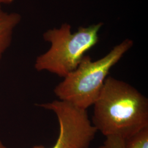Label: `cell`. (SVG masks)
Masks as SVG:
<instances>
[{
	"label": "cell",
	"instance_id": "ba28073f",
	"mask_svg": "<svg viewBox=\"0 0 148 148\" xmlns=\"http://www.w3.org/2000/svg\"><path fill=\"white\" fill-rule=\"evenodd\" d=\"M14 0H0V7L3 5H10L12 3Z\"/></svg>",
	"mask_w": 148,
	"mask_h": 148
},
{
	"label": "cell",
	"instance_id": "277c9868",
	"mask_svg": "<svg viewBox=\"0 0 148 148\" xmlns=\"http://www.w3.org/2000/svg\"><path fill=\"white\" fill-rule=\"evenodd\" d=\"M46 109L57 117L58 137L51 148H89L98 132L90 120L87 110L80 109L65 101L54 100ZM32 148H46L42 145Z\"/></svg>",
	"mask_w": 148,
	"mask_h": 148
},
{
	"label": "cell",
	"instance_id": "52a82bcc",
	"mask_svg": "<svg viewBox=\"0 0 148 148\" xmlns=\"http://www.w3.org/2000/svg\"><path fill=\"white\" fill-rule=\"evenodd\" d=\"M98 148H125V140L119 136H109L106 137L103 145Z\"/></svg>",
	"mask_w": 148,
	"mask_h": 148
},
{
	"label": "cell",
	"instance_id": "5b68a950",
	"mask_svg": "<svg viewBox=\"0 0 148 148\" xmlns=\"http://www.w3.org/2000/svg\"><path fill=\"white\" fill-rule=\"evenodd\" d=\"M21 17L16 12H8L0 7V60L11 45L13 35Z\"/></svg>",
	"mask_w": 148,
	"mask_h": 148
},
{
	"label": "cell",
	"instance_id": "6da1fadb",
	"mask_svg": "<svg viewBox=\"0 0 148 148\" xmlns=\"http://www.w3.org/2000/svg\"><path fill=\"white\" fill-rule=\"evenodd\" d=\"M91 122L104 136L124 139L148 127V99L127 82L106 77L94 104Z\"/></svg>",
	"mask_w": 148,
	"mask_h": 148
},
{
	"label": "cell",
	"instance_id": "7a4b0ae2",
	"mask_svg": "<svg viewBox=\"0 0 148 148\" xmlns=\"http://www.w3.org/2000/svg\"><path fill=\"white\" fill-rule=\"evenodd\" d=\"M133 46L132 40L126 39L97 60L84 56L77 67L56 86L55 95L59 100L87 110L98 98L111 68Z\"/></svg>",
	"mask_w": 148,
	"mask_h": 148
},
{
	"label": "cell",
	"instance_id": "9c48e42d",
	"mask_svg": "<svg viewBox=\"0 0 148 148\" xmlns=\"http://www.w3.org/2000/svg\"><path fill=\"white\" fill-rule=\"evenodd\" d=\"M0 148H8L6 147L5 145L2 142V141L0 140Z\"/></svg>",
	"mask_w": 148,
	"mask_h": 148
},
{
	"label": "cell",
	"instance_id": "3957f363",
	"mask_svg": "<svg viewBox=\"0 0 148 148\" xmlns=\"http://www.w3.org/2000/svg\"><path fill=\"white\" fill-rule=\"evenodd\" d=\"M101 23L87 27H79L74 33L71 25L64 23L60 28L49 29L43 34L45 41L51 43L47 52L37 57L35 68L47 71L64 78L79 65L85 53L99 41Z\"/></svg>",
	"mask_w": 148,
	"mask_h": 148
},
{
	"label": "cell",
	"instance_id": "8992f818",
	"mask_svg": "<svg viewBox=\"0 0 148 148\" xmlns=\"http://www.w3.org/2000/svg\"><path fill=\"white\" fill-rule=\"evenodd\" d=\"M125 140V148H148V127L144 128Z\"/></svg>",
	"mask_w": 148,
	"mask_h": 148
}]
</instances>
